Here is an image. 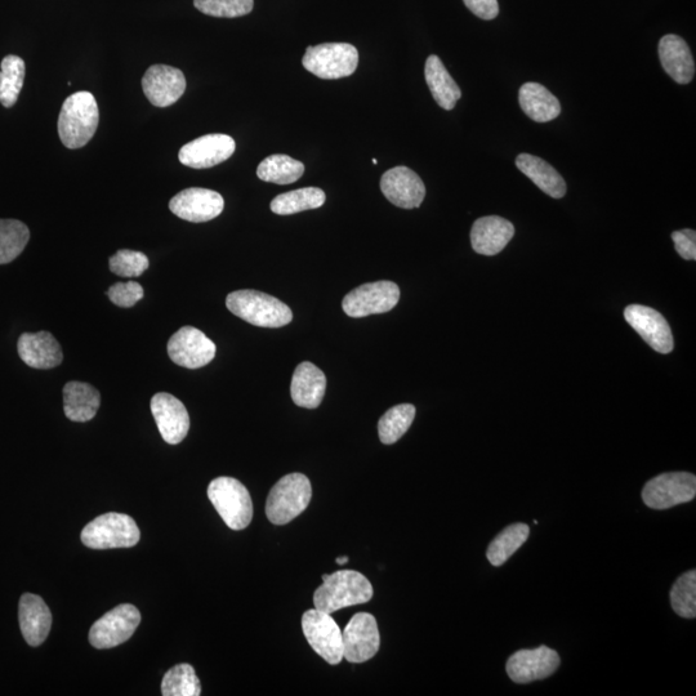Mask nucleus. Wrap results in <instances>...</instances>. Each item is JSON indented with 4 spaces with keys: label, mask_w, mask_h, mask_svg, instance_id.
I'll use <instances>...</instances> for the list:
<instances>
[{
    "label": "nucleus",
    "mask_w": 696,
    "mask_h": 696,
    "mask_svg": "<svg viewBox=\"0 0 696 696\" xmlns=\"http://www.w3.org/2000/svg\"><path fill=\"white\" fill-rule=\"evenodd\" d=\"M673 610L682 618L696 617V571L690 570L682 574L673 584L671 593Z\"/></svg>",
    "instance_id": "obj_37"
},
{
    "label": "nucleus",
    "mask_w": 696,
    "mask_h": 696,
    "mask_svg": "<svg viewBox=\"0 0 696 696\" xmlns=\"http://www.w3.org/2000/svg\"><path fill=\"white\" fill-rule=\"evenodd\" d=\"M673 243L678 254L684 260H696V232L694 230L675 231L672 234Z\"/></svg>",
    "instance_id": "obj_41"
},
{
    "label": "nucleus",
    "mask_w": 696,
    "mask_h": 696,
    "mask_svg": "<svg viewBox=\"0 0 696 696\" xmlns=\"http://www.w3.org/2000/svg\"><path fill=\"white\" fill-rule=\"evenodd\" d=\"M659 58L663 69L678 84H689L695 77V61L684 39L668 34L660 39Z\"/></svg>",
    "instance_id": "obj_24"
},
{
    "label": "nucleus",
    "mask_w": 696,
    "mask_h": 696,
    "mask_svg": "<svg viewBox=\"0 0 696 696\" xmlns=\"http://www.w3.org/2000/svg\"><path fill=\"white\" fill-rule=\"evenodd\" d=\"M101 396L95 387L84 382H69L64 387L65 416L73 422H88L96 417Z\"/></svg>",
    "instance_id": "obj_26"
},
{
    "label": "nucleus",
    "mask_w": 696,
    "mask_h": 696,
    "mask_svg": "<svg viewBox=\"0 0 696 696\" xmlns=\"http://www.w3.org/2000/svg\"><path fill=\"white\" fill-rule=\"evenodd\" d=\"M696 495V477L689 472H668L646 483L642 501L653 510H668L678 504L693 501Z\"/></svg>",
    "instance_id": "obj_8"
},
{
    "label": "nucleus",
    "mask_w": 696,
    "mask_h": 696,
    "mask_svg": "<svg viewBox=\"0 0 696 696\" xmlns=\"http://www.w3.org/2000/svg\"><path fill=\"white\" fill-rule=\"evenodd\" d=\"M343 658L351 663H364L378 653L381 635L372 614L354 615L342 632Z\"/></svg>",
    "instance_id": "obj_12"
},
{
    "label": "nucleus",
    "mask_w": 696,
    "mask_h": 696,
    "mask_svg": "<svg viewBox=\"0 0 696 696\" xmlns=\"http://www.w3.org/2000/svg\"><path fill=\"white\" fill-rule=\"evenodd\" d=\"M513 235H515V226L506 218L499 216L481 217L472 226V248L483 256H495L507 247Z\"/></svg>",
    "instance_id": "obj_22"
},
{
    "label": "nucleus",
    "mask_w": 696,
    "mask_h": 696,
    "mask_svg": "<svg viewBox=\"0 0 696 696\" xmlns=\"http://www.w3.org/2000/svg\"><path fill=\"white\" fill-rule=\"evenodd\" d=\"M225 208V200L216 191L191 187L173 196L169 209L181 220L202 223L214 220Z\"/></svg>",
    "instance_id": "obj_15"
},
{
    "label": "nucleus",
    "mask_w": 696,
    "mask_h": 696,
    "mask_svg": "<svg viewBox=\"0 0 696 696\" xmlns=\"http://www.w3.org/2000/svg\"><path fill=\"white\" fill-rule=\"evenodd\" d=\"M149 258L144 253L122 249L110 258V270L122 278H138L149 269Z\"/></svg>",
    "instance_id": "obj_39"
},
{
    "label": "nucleus",
    "mask_w": 696,
    "mask_h": 696,
    "mask_svg": "<svg viewBox=\"0 0 696 696\" xmlns=\"http://www.w3.org/2000/svg\"><path fill=\"white\" fill-rule=\"evenodd\" d=\"M468 10L480 19L494 20L499 15L498 0H463Z\"/></svg>",
    "instance_id": "obj_42"
},
{
    "label": "nucleus",
    "mask_w": 696,
    "mask_h": 696,
    "mask_svg": "<svg viewBox=\"0 0 696 696\" xmlns=\"http://www.w3.org/2000/svg\"><path fill=\"white\" fill-rule=\"evenodd\" d=\"M312 497L310 480L302 474H290L271 489L266 502V516L272 524L285 525L309 507Z\"/></svg>",
    "instance_id": "obj_6"
},
{
    "label": "nucleus",
    "mask_w": 696,
    "mask_h": 696,
    "mask_svg": "<svg viewBox=\"0 0 696 696\" xmlns=\"http://www.w3.org/2000/svg\"><path fill=\"white\" fill-rule=\"evenodd\" d=\"M627 323L636 330L653 350L660 354H669L675 343L671 327L660 312L642 305H631L624 310Z\"/></svg>",
    "instance_id": "obj_16"
},
{
    "label": "nucleus",
    "mask_w": 696,
    "mask_h": 696,
    "mask_svg": "<svg viewBox=\"0 0 696 696\" xmlns=\"http://www.w3.org/2000/svg\"><path fill=\"white\" fill-rule=\"evenodd\" d=\"M110 301L114 305L119 307H124V309H129L133 307L137 302H140L144 298V288L136 281H128V283H116L113 287H110L109 292H107Z\"/></svg>",
    "instance_id": "obj_40"
},
{
    "label": "nucleus",
    "mask_w": 696,
    "mask_h": 696,
    "mask_svg": "<svg viewBox=\"0 0 696 696\" xmlns=\"http://www.w3.org/2000/svg\"><path fill=\"white\" fill-rule=\"evenodd\" d=\"M216 345L202 330L184 327L174 333L168 342V355L174 364L187 369H199L211 363L216 356Z\"/></svg>",
    "instance_id": "obj_13"
},
{
    "label": "nucleus",
    "mask_w": 696,
    "mask_h": 696,
    "mask_svg": "<svg viewBox=\"0 0 696 696\" xmlns=\"http://www.w3.org/2000/svg\"><path fill=\"white\" fill-rule=\"evenodd\" d=\"M141 614L136 606L123 604L97 620L89 631V642L96 649H111L124 644L136 632Z\"/></svg>",
    "instance_id": "obj_11"
},
{
    "label": "nucleus",
    "mask_w": 696,
    "mask_h": 696,
    "mask_svg": "<svg viewBox=\"0 0 696 696\" xmlns=\"http://www.w3.org/2000/svg\"><path fill=\"white\" fill-rule=\"evenodd\" d=\"M516 167L530 178L544 194L550 195L553 199L564 198L566 194L565 180L546 160L530 154H520L516 158Z\"/></svg>",
    "instance_id": "obj_27"
},
{
    "label": "nucleus",
    "mask_w": 696,
    "mask_h": 696,
    "mask_svg": "<svg viewBox=\"0 0 696 696\" xmlns=\"http://www.w3.org/2000/svg\"><path fill=\"white\" fill-rule=\"evenodd\" d=\"M305 173V165L288 155L275 154L262 160L258 165L260 180L276 185H290L300 180Z\"/></svg>",
    "instance_id": "obj_31"
},
{
    "label": "nucleus",
    "mask_w": 696,
    "mask_h": 696,
    "mask_svg": "<svg viewBox=\"0 0 696 696\" xmlns=\"http://www.w3.org/2000/svg\"><path fill=\"white\" fill-rule=\"evenodd\" d=\"M425 77L437 105L444 110H453L462 97V91L439 57L432 55L427 58Z\"/></svg>",
    "instance_id": "obj_29"
},
{
    "label": "nucleus",
    "mask_w": 696,
    "mask_h": 696,
    "mask_svg": "<svg viewBox=\"0 0 696 696\" xmlns=\"http://www.w3.org/2000/svg\"><path fill=\"white\" fill-rule=\"evenodd\" d=\"M325 200H327V196L323 190L318 189V187H305V189L289 191V193L276 196L272 200L270 208L279 216H290V214L323 207Z\"/></svg>",
    "instance_id": "obj_30"
},
{
    "label": "nucleus",
    "mask_w": 696,
    "mask_h": 696,
    "mask_svg": "<svg viewBox=\"0 0 696 696\" xmlns=\"http://www.w3.org/2000/svg\"><path fill=\"white\" fill-rule=\"evenodd\" d=\"M377 163H378V162H377V159H373V164H374V165H377Z\"/></svg>",
    "instance_id": "obj_44"
},
{
    "label": "nucleus",
    "mask_w": 696,
    "mask_h": 696,
    "mask_svg": "<svg viewBox=\"0 0 696 696\" xmlns=\"http://www.w3.org/2000/svg\"><path fill=\"white\" fill-rule=\"evenodd\" d=\"M100 110L95 96L82 91L66 98L58 116V135L62 144L75 150L86 146L97 131Z\"/></svg>",
    "instance_id": "obj_1"
},
{
    "label": "nucleus",
    "mask_w": 696,
    "mask_h": 696,
    "mask_svg": "<svg viewBox=\"0 0 696 696\" xmlns=\"http://www.w3.org/2000/svg\"><path fill=\"white\" fill-rule=\"evenodd\" d=\"M303 635L321 658L336 666L343 660L342 631L330 614L318 609L306 611L302 617Z\"/></svg>",
    "instance_id": "obj_10"
},
{
    "label": "nucleus",
    "mask_w": 696,
    "mask_h": 696,
    "mask_svg": "<svg viewBox=\"0 0 696 696\" xmlns=\"http://www.w3.org/2000/svg\"><path fill=\"white\" fill-rule=\"evenodd\" d=\"M25 62L21 57L10 55L0 65V104L10 109L19 100L25 80Z\"/></svg>",
    "instance_id": "obj_33"
},
{
    "label": "nucleus",
    "mask_w": 696,
    "mask_h": 696,
    "mask_svg": "<svg viewBox=\"0 0 696 696\" xmlns=\"http://www.w3.org/2000/svg\"><path fill=\"white\" fill-rule=\"evenodd\" d=\"M208 498L232 530H243L253 519V502L248 489L232 477H218L208 486Z\"/></svg>",
    "instance_id": "obj_4"
},
{
    "label": "nucleus",
    "mask_w": 696,
    "mask_h": 696,
    "mask_svg": "<svg viewBox=\"0 0 696 696\" xmlns=\"http://www.w3.org/2000/svg\"><path fill=\"white\" fill-rule=\"evenodd\" d=\"M17 351L21 360L34 369L56 368L64 360L60 343L49 332L22 334Z\"/></svg>",
    "instance_id": "obj_21"
},
{
    "label": "nucleus",
    "mask_w": 696,
    "mask_h": 696,
    "mask_svg": "<svg viewBox=\"0 0 696 696\" xmlns=\"http://www.w3.org/2000/svg\"><path fill=\"white\" fill-rule=\"evenodd\" d=\"M416 418V406L400 404L387 410L378 422V435L382 444L392 445L406 434Z\"/></svg>",
    "instance_id": "obj_34"
},
{
    "label": "nucleus",
    "mask_w": 696,
    "mask_h": 696,
    "mask_svg": "<svg viewBox=\"0 0 696 696\" xmlns=\"http://www.w3.org/2000/svg\"><path fill=\"white\" fill-rule=\"evenodd\" d=\"M400 288L392 281H377L351 290L343 298L342 309L350 318L385 314L399 303Z\"/></svg>",
    "instance_id": "obj_9"
},
{
    "label": "nucleus",
    "mask_w": 696,
    "mask_h": 696,
    "mask_svg": "<svg viewBox=\"0 0 696 696\" xmlns=\"http://www.w3.org/2000/svg\"><path fill=\"white\" fill-rule=\"evenodd\" d=\"M22 636L30 646L42 645L52 627V613L42 597L25 593L19 605Z\"/></svg>",
    "instance_id": "obj_23"
},
{
    "label": "nucleus",
    "mask_w": 696,
    "mask_h": 696,
    "mask_svg": "<svg viewBox=\"0 0 696 696\" xmlns=\"http://www.w3.org/2000/svg\"><path fill=\"white\" fill-rule=\"evenodd\" d=\"M164 696H199L202 694V684L196 676L195 669L190 664H178L165 673L162 682Z\"/></svg>",
    "instance_id": "obj_36"
},
{
    "label": "nucleus",
    "mask_w": 696,
    "mask_h": 696,
    "mask_svg": "<svg viewBox=\"0 0 696 696\" xmlns=\"http://www.w3.org/2000/svg\"><path fill=\"white\" fill-rule=\"evenodd\" d=\"M519 102L522 111L537 123L552 122L561 114L559 100L539 83H525L520 88Z\"/></svg>",
    "instance_id": "obj_28"
},
{
    "label": "nucleus",
    "mask_w": 696,
    "mask_h": 696,
    "mask_svg": "<svg viewBox=\"0 0 696 696\" xmlns=\"http://www.w3.org/2000/svg\"><path fill=\"white\" fill-rule=\"evenodd\" d=\"M560 663L557 651L543 645L533 650L517 651L508 659L506 671L515 684H530L552 676Z\"/></svg>",
    "instance_id": "obj_14"
},
{
    "label": "nucleus",
    "mask_w": 696,
    "mask_h": 696,
    "mask_svg": "<svg viewBox=\"0 0 696 696\" xmlns=\"http://www.w3.org/2000/svg\"><path fill=\"white\" fill-rule=\"evenodd\" d=\"M327 377L310 361H303L294 370L290 395L294 404L306 409H316L324 399Z\"/></svg>",
    "instance_id": "obj_25"
},
{
    "label": "nucleus",
    "mask_w": 696,
    "mask_h": 696,
    "mask_svg": "<svg viewBox=\"0 0 696 696\" xmlns=\"http://www.w3.org/2000/svg\"><path fill=\"white\" fill-rule=\"evenodd\" d=\"M235 149L234 138L216 133L196 138L182 146L178 159L186 167L207 169L226 162L235 153Z\"/></svg>",
    "instance_id": "obj_18"
},
{
    "label": "nucleus",
    "mask_w": 696,
    "mask_h": 696,
    "mask_svg": "<svg viewBox=\"0 0 696 696\" xmlns=\"http://www.w3.org/2000/svg\"><path fill=\"white\" fill-rule=\"evenodd\" d=\"M232 314L261 328H281L293 320V312L285 303L257 290H236L226 298Z\"/></svg>",
    "instance_id": "obj_3"
},
{
    "label": "nucleus",
    "mask_w": 696,
    "mask_h": 696,
    "mask_svg": "<svg viewBox=\"0 0 696 696\" xmlns=\"http://www.w3.org/2000/svg\"><path fill=\"white\" fill-rule=\"evenodd\" d=\"M336 562H337L338 565H345V564H347V562H348V557H347V556L338 557V559L336 560Z\"/></svg>",
    "instance_id": "obj_43"
},
{
    "label": "nucleus",
    "mask_w": 696,
    "mask_h": 696,
    "mask_svg": "<svg viewBox=\"0 0 696 696\" xmlns=\"http://www.w3.org/2000/svg\"><path fill=\"white\" fill-rule=\"evenodd\" d=\"M323 586L315 591V609L327 614L367 604L373 597V587L368 578L354 570H339L332 575H323Z\"/></svg>",
    "instance_id": "obj_2"
},
{
    "label": "nucleus",
    "mask_w": 696,
    "mask_h": 696,
    "mask_svg": "<svg viewBox=\"0 0 696 696\" xmlns=\"http://www.w3.org/2000/svg\"><path fill=\"white\" fill-rule=\"evenodd\" d=\"M141 532L136 521L123 513H105L84 526L82 542L92 550L129 548L140 542Z\"/></svg>",
    "instance_id": "obj_5"
},
{
    "label": "nucleus",
    "mask_w": 696,
    "mask_h": 696,
    "mask_svg": "<svg viewBox=\"0 0 696 696\" xmlns=\"http://www.w3.org/2000/svg\"><path fill=\"white\" fill-rule=\"evenodd\" d=\"M303 68L320 79H341L354 74L359 52L348 43H324L306 49Z\"/></svg>",
    "instance_id": "obj_7"
},
{
    "label": "nucleus",
    "mask_w": 696,
    "mask_h": 696,
    "mask_svg": "<svg viewBox=\"0 0 696 696\" xmlns=\"http://www.w3.org/2000/svg\"><path fill=\"white\" fill-rule=\"evenodd\" d=\"M194 6L207 16L236 19L253 11L254 0H194Z\"/></svg>",
    "instance_id": "obj_38"
},
{
    "label": "nucleus",
    "mask_w": 696,
    "mask_h": 696,
    "mask_svg": "<svg viewBox=\"0 0 696 696\" xmlns=\"http://www.w3.org/2000/svg\"><path fill=\"white\" fill-rule=\"evenodd\" d=\"M381 190L388 202L403 209L421 207L426 196V186L412 169L395 167L383 174Z\"/></svg>",
    "instance_id": "obj_20"
},
{
    "label": "nucleus",
    "mask_w": 696,
    "mask_h": 696,
    "mask_svg": "<svg viewBox=\"0 0 696 696\" xmlns=\"http://www.w3.org/2000/svg\"><path fill=\"white\" fill-rule=\"evenodd\" d=\"M151 412L165 443L177 445L184 441L189 434L190 417L181 400L167 392H159L151 399Z\"/></svg>",
    "instance_id": "obj_17"
},
{
    "label": "nucleus",
    "mask_w": 696,
    "mask_h": 696,
    "mask_svg": "<svg viewBox=\"0 0 696 696\" xmlns=\"http://www.w3.org/2000/svg\"><path fill=\"white\" fill-rule=\"evenodd\" d=\"M30 240L29 227L17 220H0V265L20 256Z\"/></svg>",
    "instance_id": "obj_35"
},
{
    "label": "nucleus",
    "mask_w": 696,
    "mask_h": 696,
    "mask_svg": "<svg viewBox=\"0 0 696 696\" xmlns=\"http://www.w3.org/2000/svg\"><path fill=\"white\" fill-rule=\"evenodd\" d=\"M529 534V525L521 524V522L507 526L490 543L488 552H486V557H488L490 564L498 568V566H502L504 562L510 560L512 555H515L516 551L520 550L522 544L528 541Z\"/></svg>",
    "instance_id": "obj_32"
},
{
    "label": "nucleus",
    "mask_w": 696,
    "mask_h": 696,
    "mask_svg": "<svg viewBox=\"0 0 696 696\" xmlns=\"http://www.w3.org/2000/svg\"><path fill=\"white\" fill-rule=\"evenodd\" d=\"M147 100L156 107L176 104L186 91V78L180 69L167 65H154L142 78Z\"/></svg>",
    "instance_id": "obj_19"
}]
</instances>
